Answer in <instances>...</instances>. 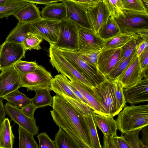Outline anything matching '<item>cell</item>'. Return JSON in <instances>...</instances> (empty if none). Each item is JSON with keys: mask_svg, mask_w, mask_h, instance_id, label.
<instances>
[{"mask_svg": "<svg viewBox=\"0 0 148 148\" xmlns=\"http://www.w3.org/2000/svg\"><path fill=\"white\" fill-rule=\"evenodd\" d=\"M41 15L42 18L46 19L61 21L66 19V10L64 1L46 5L42 8Z\"/></svg>", "mask_w": 148, "mask_h": 148, "instance_id": "obj_20", "label": "cell"}, {"mask_svg": "<svg viewBox=\"0 0 148 148\" xmlns=\"http://www.w3.org/2000/svg\"><path fill=\"white\" fill-rule=\"evenodd\" d=\"M39 141V148H56L54 141L51 140L45 132L36 136Z\"/></svg>", "mask_w": 148, "mask_h": 148, "instance_id": "obj_45", "label": "cell"}, {"mask_svg": "<svg viewBox=\"0 0 148 148\" xmlns=\"http://www.w3.org/2000/svg\"><path fill=\"white\" fill-rule=\"evenodd\" d=\"M3 98L12 106L21 109L31 103V99L20 92L18 89L4 96Z\"/></svg>", "mask_w": 148, "mask_h": 148, "instance_id": "obj_30", "label": "cell"}, {"mask_svg": "<svg viewBox=\"0 0 148 148\" xmlns=\"http://www.w3.org/2000/svg\"><path fill=\"white\" fill-rule=\"evenodd\" d=\"M19 148H38V146L35 140L34 135L24 129L19 127Z\"/></svg>", "mask_w": 148, "mask_h": 148, "instance_id": "obj_33", "label": "cell"}, {"mask_svg": "<svg viewBox=\"0 0 148 148\" xmlns=\"http://www.w3.org/2000/svg\"><path fill=\"white\" fill-rule=\"evenodd\" d=\"M19 22L31 23L42 18L41 12L35 3H29L13 14Z\"/></svg>", "mask_w": 148, "mask_h": 148, "instance_id": "obj_21", "label": "cell"}, {"mask_svg": "<svg viewBox=\"0 0 148 148\" xmlns=\"http://www.w3.org/2000/svg\"><path fill=\"white\" fill-rule=\"evenodd\" d=\"M30 23L19 22L16 26L10 32L5 41L22 44L29 36Z\"/></svg>", "mask_w": 148, "mask_h": 148, "instance_id": "obj_24", "label": "cell"}, {"mask_svg": "<svg viewBox=\"0 0 148 148\" xmlns=\"http://www.w3.org/2000/svg\"><path fill=\"white\" fill-rule=\"evenodd\" d=\"M79 26L66 19L62 21L58 38L54 44L55 46L59 49L77 51Z\"/></svg>", "mask_w": 148, "mask_h": 148, "instance_id": "obj_7", "label": "cell"}, {"mask_svg": "<svg viewBox=\"0 0 148 148\" xmlns=\"http://www.w3.org/2000/svg\"><path fill=\"white\" fill-rule=\"evenodd\" d=\"M92 115L95 124L102 131L103 136L109 137L117 135L118 126L113 117L96 113Z\"/></svg>", "mask_w": 148, "mask_h": 148, "instance_id": "obj_19", "label": "cell"}, {"mask_svg": "<svg viewBox=\"0 0 148 148\" xmlns=\"http://www.w3.org/2000/svg\"><path fill=\"white\" fill-rule=\"evenodd\" d=\"M103 148H130L122 133L120 136H103Z\"/></svg>", "mask_w": 148, "mask_h": 148, "instance_id": "obj_35", "label": "cell"}, {"mask_svg": "<svg viewBox=\"0 0 148 148\" xmlns=\"http://www.w3.org/2000/svg\"><path fill=\"white\" fill-rule=\"evenodd\" d=\"M20 74V87H25L28 91L40 89L51 90L53 79L50 73L43 66L38 65L33 71Z\"/></svg>", "mask_w": 148, "mask_h": 148, "instance_id": "obj_5", "label": "cell"}, {"mask_svg": "<svg viewBox=\"0 0 148 148\" xmlns=\"http://www.w3.org/2000/svg\"><path fill=\"white\" fill-rule=\"evenodd\" d=\"M10 0H0V6H3L8 3Z\"/></svg>", "mask_w": 148, "mask_h": 148, "instance_id": "obj_55", "label": "cell"}, {"mask_svg": "<svg viewBox=\"0 0 148 148\" xmlns=\"http://www.w3.org/2000/svg\"><path fill=\"white\" fill-rule=\"evenodd\" d=\"M26 51L22 44L5 41L0 49V71L14 66L25 57Z\"/></svg>", "mask_w": 148, "mask_h": 148, "instance_id": "obj_9", "label": "cell"}, {"mask_svg": "<svg viewBox=\"0 0 148 148\" xmlns=\"http://www.w3.org/2000/svg\"><path fill=\"white\" fill-rule=\"evenodd\" d=\"M38 65L35 61L28 62L20 60L14 66L19 74H25L34 71Z\"/></svg>", "mask_w": 148, "mask_h": 148, "instance_id": "obj_43", "label": "cell"}, {"mask_svg": "<svg viewBox=\"0 0 148 148\" xmlns=\"http://www.w3.org/2000/svg\"><path fill=\"white\" fill-rule=\"evenodd\" d=\"M69 84L70 88L75 95L79 99L82 103L89 106L88 102L84 98L82 94L80 91L72 84L71 81L69 79Z\"/></svg>", "mask_w": 148, "mask_h": 148, "instance_id": "obj_48", "label": "cell"}, {"mask_svg": "<svg viewBox=\"0 0 148 148\" xmlns=\"http://www.w3.org/2000/svg\"><path fill=\"white\" fill-rule=\"evenodd\" d=\"M118 128L121 133L141 129L148 125V105L125 106L118 114Z\"/></svg>", "mask_w": 148, "mask_h": 148, "instance_id": "obj_2", "label": "cell"}, {"mask_svg": "<svg viewBox=\"0 0 148 148\" xmlns=\"http://www.w3.org/2000/svg\"><path fill=\"white\" fill-rule=\"evenodd\" d=\"M72 84L82 94L89 106L95 111V113L104 115L101 105L93 93L92 88L78 81L70 80Z\"/></svg>", "mask_w": 148, "mask_h": 148, "instance_id": "obj_22", "label": "cell"}, {"mask_svg": "<svg viewBox=\"0 0 148 148\" xmlns=\"http://www.w3.org/2000/svg\"><path fill=\"white\" fill-rule=\"evenodd\" d=\"M29 3L47 5L49 3L62 2L65 0H23Z\"/></svg>", "mask_w": 148, "mask_h": 148, "instance_id": "obj_50", "label": "cell"}, {"mask_svg": "<svg viewBox=\"0 0 148 148\" xmlns=\"http://www.w3.org/2000/svg\"><path fill=\"white\" fill-rule=\"evenodd\" d=\"M20 87V74L14 66L1 71L0 74V98Z\"/></svg>", "mask_w": 148, "mask_h": 148, "instance_id": "obj_16", "label": "cell"}, {"mask_svg": "<svg viewBox=\"0 0 148 148\" xmlns=\"http://www.w3.org/2000/svg\"><path fill=\"white\" fill-rule=\"evenodd\" d=\"M59 95L62 96L75 107L80 110L84 115H88L95 113V111L93 109L83 103L64 94Z\"/></svg>", "mask_w": 148, "mask_h": 148, "instance_id": "obj_42", "label": "cell"}, {"mask_svg": "<svg viewBox=\"0 0 148 148\" xmlns=\"http://www.w3.org/2000/svg\"><path fill=\"white\" fill-rule=\"evenodd\" d=\"M134 53L122 61L118 62L109 73L106 76L107 79L110 81L117 79L125 69Z\"/></svg>", "mask_w": 148, "mask_h": 148, "instance_id": "obj_38", "label": "cell"}, {"mask_svg": "<svg viewBox=\"0 0 148 148\" xmlns=\"http://www.w3.org/2000/svg\"><path fill=\"white\" fill-rule=\"evenodd\" d=\"M51 90L40 89L35 91V96L31 99V103L37 108L45 107L47 106L52 107L53 97L50 94Z\"/></svg>", "mask_w": 148, "mask_h": 148, "instance_id": "obj_29", "label": "cell"}, {"mask_svg": "<svg viewBox=\"0 0 148 148\" xmlns=\"http://www.w3.org/2000/svg\"><path fill=\"white\" fill-rule=\"evenodd\" d=\"M121 32L119 25L114 18L110 16L100 30L99 36L105 40L112 37Z\"/></svg>", "mask_w": 148, "mask_h": 148, "instance_id": "obj_31", "label": "cell"}, {"mask_svg": "<svg viewBox=\"0 0 148 148\" xmlns=\"http://www.w3.org/2000/svg\"><path fill=\"white\" fill-rule=\"evenodd\" d=\"M29 3L23 0H10L6 5L0 6V19L13 15Z\"/></svg>", "mask_w": 148, "mask_h": 148, "instance_id": "obj_32", "label": "cell"}, {"mask_svg": "<svg viewBox=\"0 0 148 148\" xmlns=\"http://www.w3.org/2000/svg\"><path fill=\"white\" fill-rule=\"evenodd\" d=\"M141 129L125 133L123 136L130 148H147L139 138V133Z\"/></svg>", "mask_w": 148, "mask_h": 148, "instance_id": "obj_37", "label": "cell"}, {"mask_svg": "<svg viewBox=\"0 0 148 148\" xmlns=\"http://www.w3.org/2000/svg\"><path fill=\"white\" fill-rule=\"evenodd\" d=\"M120 52L121 48L101 50L98 57L97 67L103 75L106 77L118 62Z\"/></svg>", "mask_w": 148, "mask_h": 148, "instance_id": "obj_18", "label": "cell"}, {"mask_svg": "<svg viewBox=\"0 0 148 148\" xmlns=\"http://www.w3.org/2000/svg\"><path fill=\"white\" fill-rule=\"evenodd\" d=\"M126 103L135 105L148 101V77H143L135 85L123 88Z\"/></svg>", "mask_w": 148, "mask_h": 148, "instance_id": "obj_17", "label": "cell"}, {"mask_svg": "<svg viewBox=\"0 0 148 148\" xmlns=\"http://www.w3.org/2000/svg\"><path fill=\"white\" fill-rule=\"evenodd\" d=\"M66 10V19L73 21L79 26L91 29L87 11L89 8L74 1L65 0Z\"/></svg>", "mask_w": 148, "mask_h": 148, "instance_id": "obj_15", "label": "cell"}, {"mask_svg": "<svg viewBox=\"0 0 148 148\" xmlns=\"http://www.w3.org/2000/svg\"><path fill=\"white\" fill-rule=\"evenodd\" d=\"M15 138L9 119L5 118L0 124V148H12Z\"/></svg>", "mask_w": 148, "mask_h": 148, "instance_id": "obj_26", "label": "cell"}, {"mask_svg": "<svg viewBox=\"0 0 148 148\" xmlns=\"http://www.w3.org/2000/svg\"><path fill=\"white\" fill-rule=\"evenodd\" d=\"M142 135V141L146 147L148 148V125L144 127L141 130Z\"/></svg>", "mask_w": 148, "mask_h": 148, "instance_id": "obj_51", "label": "cell"}, {"mask_svg": "<svg viewBox=\"0 0 148 148\" xmlns=\"http://www.w3.org/2000/svg\"><path fill=\"white\" fill-rule=\"evenodd\" d=\"M94 3L96 4L97 3H98L99 1H102V0H91Z\"/></svg>", "mask_w": 148, "mask_h": 148, "instance_id": "obj_57", "label": "cell"}, {"mask_svg": "<svg viewBox=\"0 0 148 148\" xmlns=\"http://www.w3.org/2000/svg\"><path fill=\"white\" fill-rule=\"evenodd\" d=\"M141 71L143 74L148 70V47L146 48L138 56Z\"/></svg>", "mask_w": 148, "mask_h": 148, "instance_id": "obj_46", "label": "cell"}, {"mask_svg": "<svg viewBox=\"0 0 148 148\" xmlns=\"http://www.w3.org/2000/svg\"><path fill=\"white\" fill-rule=\"evenodd\" d=\"M0 47H1V45H0Z\"/></svg>", "mask_w": 148, "mask_h": 148, "instance_id": "obj_58", "label": "cell"}, {"mask_svg": "<svg viewBox=\"0 0 148 148\" xmlns=\"http://www.w3.org/2000/svg\"><path fill=\"white\" fill-rule=\"evenodd\" d=\"M50 113L56 124L68 134L80 148H92L84 114L60 95L53 97Z\"/></svg>", "mask_w": 148, "mask_h": 148, "instance_id": "obj_1", "label": "cell"}, {"mask_svg": "<svg viewBox=\"0 0 148 148\" xmlns=\"http://www.w3.org/2000/svg\"><path fill=\"white\" fill-rule=\"evenodd\" d=\"M138 34L141 39L148 40V29H143L138 31Z\"/></svg>", "mask_w": 148, "mask_h": 148, "instance_id": "obj_54", "label": "cell"}, {"mask_svg": "<svg viewBox=\"0 0 148 148\" xmlns=\"http://www.w3.org/2000/svg\"><path fill=\"white\" fill-rule=\"evenodd\" d=\"M75 2L78 3L82 5H85L89 8L95 6L96 4L91 0H67Z\"/></svg>", "mask_w": 148, "mask_h": 148, "instance_id": "obj_53", "label": "cell"}, {"mask_svg": "<svg viewBox=\"0 0 148 148\" xmlns=\"http://www.w3.org/2000/svg\"><path fill=\"white\" fill-rule=\"evenodd\" d=\"M101 50L84 53L78 52L81 57L85 61L94 67L98 69L97 67L98 57Z\"/></svg>", "mask_w": 148, "mask_h": 148, "instance_id": "obj_44", "label": "cell"}, {"mask_svg": "<svg viewBox=\"0 0 148 148\" xmlns=\"http://www.w3.org/2000/svg\"><path fill=\"white\" fill-rule=\"evenodd\" d=\"M115 18L121 32L137 34L141 30L148 29V15L123 12Z\"/></svg>", "mask_w": 148, "mask_h": 148, "instance_id": "obj_10", "label": "cell"}, {"mask_svg": "<svg viewBox=\"0 0 148 148\" xmlns=\"http://www.w3.org/2000/svg\"><path fill=\"white\" fill-rule=\"evenodd\" d=\"M59 49L65 57L85 75L94 87L107 79L98 69L90 65L83 59L78 51Z\"/></svg>", "mask_w": 148, "mask_h": 148, "instance_id": "obj_6", "label": "cell"}, {"mask_svg": "<svg viewBox=\"0 0 148 148\" xmlns=\"http://www.w3.org/2000/svg\"><path fill=\"white\" fill-rule=\"evenodd\" d=\"M92 114L85 115L89 134L92 148H102L99 138L98 134L97 126L94 120Z\"/></svg>", "mask_w": 148, "mask_h": 148, "instance_id": "obj_34", "label": "cell"}, {"mask_svg": "<svg viewBox=\"0 0 148 148\" xmlns=\"http://www.w3.org/2000/svg\"><path fill=\"white\" fill-rule=\"evenodd\" d=\"M148 76L147 74L142 73L139 62L138 57L135 53L127 67L118 77L123 88L132 87L143 77Z\"/></svg>", "mask_w": 148, "mask_h": 148, "instance_id": "obj_11", "label": "cell"}, {"mask_svg": "<svg viewBox=\"0 0 148 148\" xmlns=\"http://www.w3.org/2000/svg\"><path fill=\"white\" fill-rule=\"evenodd\" d=\"M115 97L119 112L126 106L123 88L121 83L117 79L112 81Z\"/></svg>", "mask_w": 148, "mask_h": 148, "instance_id": "obj_40", "label": "cell"}, {"mask_svg": "<svg viewBox=\"0 0 148 148\" xmlns=\"http://www.w3.org/2000/svg\"><path fill=\"white\" fill-rule=\"evenodd\" d=\"M146 7L148 8V0H141Z\"/></svg>", "mask_w": 148, "mask_h": 148, "instance_id": "obj_56", "label": "cell"}, {"mask_svg": "<svg viewBox=\"0 0 148 148\" xmlns=\"http://www.w3.org/2000/svg\"><path fill=\"white\" fill-rule=\"evenodd\" d=\"M133 38L140 37L137 34L121 32L112 37L104 40L102 49H107L121 48Z\"/></svg>", "mask_w": 148, "mask_h": 148, "instance_id": "obj_25", "label": "cell"}, {"mask_svg": "<svg viewBox=\"0 0 148 148\" xmlns=\"http://www.w3.org/2000/svg\"><path fill=\"white\" fill-rule=\"evenodd\" d=\"M93 93L102 108L104 114L114 117L118 110L112 81L106 79L92 88Z\"/></svg>", "mask_w": 148, "mask_h": 148, "instance_id": "obj_4", "label": "cell"}, {"mask_svg": "<svg viewBox=\"0 0 148 148\" xmlns=\"http://www.w3.org/2000/svg\"><path fill=\"white\" fill-rule=\"evenodd\" d=\"M106 5L112 18L124 15L122 0H102Z\"/></svg>", "mask_w": 148, "mask_h": 148, "instance_id": "obj_36", "label": "cell"}, {"mask_svg": "<svg viewBox=\"0 0 148 148\" xmlns=\"http://www.w3.org/2000/svg\"><path fill=\"white\" fill-rule=\"evenodd\" d=\"M50 62L59 73L70 80L78 81L92 88L94 86L85 75L63 55L60 49L53 44H50L49 49Z\"/></svg>", "mask_w": 148, "mask_h": 148, "instance_id": "obj_3", "label": "cell"}, {"mask_svg": "<svg viewBox=\"0 0 148 148\" xmlns=\"http://www.w3.org/2000/svg\"><path fill=\"white\" fill-rule=\"evenodd\" d=\"M148 47V40L141 39L138 43L136 53L138 57L142 51Z\"/></svg>", "mask_w": 148, "mask_h": 148, "instance_id": "obj_49", "label": "cell"}, {"mask_svg": "<svg viewBox=\"0 0 148 148\" xmlns=\"http://www.w3.org/2000/svg\"><path fill=\"white\" fill-rule=\"evenodd\" d=\"M5 108L6 113L10 118L12 121L34 136L37 134L39 127L36 123V119L30 118L25 115L21 109L14 107L7 102Z\"/></svg>", "mask_w": 148, "mask_h": 148, "instance_id": "obj_13", "label": "cell"}, {"mask_svg": "<svg viewBox=\"0 0 148 148\" xmlns=\"http://www.w3.org/2000/svg\"><path fill=\"white\" fill-rule=\"evenodd\" d=\"M87 14L91 29L99 36L100 30L110 16L108 9L104 3L101 1L95 6L89 7Z\"/></svg>", "mask_w": 148, "mask_h": 148, "instance_id": "obj_14", "label": "cell"}, {"mask_svg": "<svg viewBox=\"0 0 148 148\" xmlns=\"http://www.w3.org/2000/svg\"><path fill=\"white\" fill-rule=\"evenodd\" d=\"M3 99L0 98V124L5 119L6 114L5 106L3 103Z\"/></svg>", "mask_w": 148, "mask_h": 148, "instance_id": "obj_52", "label": "cell"}, {"mask_svg": "<svg viewBox=\"0 0 148 148\" xmlns=\"http://www.w3.org/2000/svg\"><path fill=\"white\" fill-rule=\"evenodd\" d=\"M104 41L91 29L79 26L77 51L84 53L101 50Z\"/></svg>", "mask_w": 148, "mask_h": 148, "instance_id": "obj_12", "label": "cell"}, {"mask_svg": "<svg viewBox=\"0 0 148 148\" xmlns=\"http://www.w3.org/2000/svg\"><path fill=\"white\" fill-rule=\"evenodd\" d=\"M140 38H132L121 48L120 58L118 62L127 58L136 52L137 41Z\"/></svg>", "mask_w": 148, "mask_h": 148, "instance_id": "obj_39", "label": "cell"}, {"mask_svg": "<svg viewBox=\"0 0 148 148\" xmlns=\"http://www.w3.org/2000/svg\"><path fill=\"white\" fill-rule=\"evenodd\" d=\"M123 12L148 15V8L141 0H122Z\"/></svg>", "mask_w": 148, "mask_h": 148, "instance_id": "obj_28", "label": "cell"}, {"mask_svg": "<svg viewBox=\"0 0 148 148\" xmlns=\"http://www.w3.org/2000/svg\"><path fill=\"white\" fill-rule=\"evenodd\" d=\"M42 39L41 37L30 32L29 36L22 44L26 51L32 49L39 50L41 49L40 45Z\"/></svg>", "mask_w": 148, "mask_h": 148, "instance_id": "obj_41", "label": "cell"}, {"mask_svg": "<svg viewBox=\"0 0 148 148\" xmlns=\"http://www.w3.org/2000/svg\"><path fill=\"white\" fill-rule=\"evenodd\" d=\"M61 23V21L42 18L30 23V32L41 37L50 44H54L58 38Z\"/></svg>", "mask_w": 148, "mask_h": 148, "instance_id": "obj_8", "label": "cell"}, {"mask_svg": "<svg viewBox=\"0 0 148 148\" xmlns=\"http://www.w3.org/2000/svg\"><path fill=\"white\" fill-rule=\"evenodd\" d=\"M54 142L56 148H80L73 138L60 127L55 135Z\"/></svg>", "mask_w": 148, "mask_h": 148, "instance_id": "obj_27", "label": "cell"}, {"mask_svg": "<svg viewBox=\"0 0 148 148\" xmlns=\"http://www.w3.org/2000/svg\"><path fill=\"white\" fill-rule=\"evenodd\" d=\"M37 108L31 103L21 109L23 112L27 116L30 118H33L34 112Z\"/></svg>", "mask_w": 148, "mask_h": 148, "instance_id": "obj_47", "label": "cell"}, {"mask_svg": "<svg viewBox=\"0 0 148 148\" xmlns=\"http://www.w3.org/2000/svg\"><path fill=\"white\" fill-rule=\"evenodd\" d=\"M69 79L61 74L56 75L53 78L51 83V90L56 94H63L81 102L74 94L69 85Z\"/></svg>", "mask_w": 148, "mask_h": 148, "instance_id": "obj_23", "label": "cell"}]
</instances>
